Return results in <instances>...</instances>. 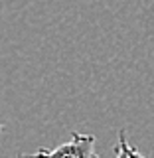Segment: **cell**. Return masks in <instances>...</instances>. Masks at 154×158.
<instances>
[{"label": "cell", "mask_w": 154, "mask_h": 158, "mask_svg": "<svg viewBox=\"0 0 154 158\" xmlns=\"http://www.w3.org/2000/svg\"><path fill=\"white\" fill-rule=\"evenodd\" d=\"M36 154L38 156H48V158H93V156H97L95 136L73 132L67 142L57 144L56 148H42Z\"/></svg>", "instance_id": "1"}, {"label": "cell", "mask_w": 154, "mask_h": 158, "mask_svg": "<svg viewBox=\"0 0 154 158\" xmlns=\"http://www.w3.org/2000/svg\"><path fill=\"white\" fill-rule=\"evenodd\" d=\"M115 154L117 156H142L140 152L136 150V148H131L128 146V142H127V135H125V131H121V136H119V144L115 148Z\"/></svg>", "instance_id": "2"}, {"label": "cell", "mask_w": 154, "mask_h": 158, "mask_svg": "<svg viewBox=\"0 0 154 158\" xmlns=\"http://www.w3.org/2000/svg\"><path fill=\"white\" fill-rule=\"evenodd\" d=\"M0 132H2V123H0Z\"/></svg>", "instance_id": "3"}]
</instances>
